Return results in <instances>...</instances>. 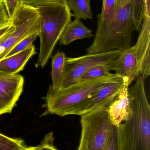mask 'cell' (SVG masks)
<instances>
[{"mask_svg":"<svg viewBox=\"0 0 150 150\" xmlns=\"http://www.w3.org/2000/svg\"><path fill=\"white\" fill-rule=\"evenodd\" d=\"M93 36L92 31L84 25L81 19L75 18L66 26L60 39V43L68 45L72 42L84 38H90Z\"/></svg>","mask_w":150,"mask_h":150,"instance_id":"cell-14","label":"cell"},{"mask_svg":"<svg viewBox=\"0 0 150 150\" xmlns=\"http://www.w3.org/2000/svg\"><path fill=\"white\" fill-rule=\"evenodd\" d=\"M121 52L115 50L101 53L87 54L76 58H66L59 89L66 88L77 83L81 77L91 69L114 59Z\"/></svg>","mask_w":150,"mask_h":150,"instance_id":"cell-7","label":"cell"},{"mask_svg":"<svg viewBox=\"0 0 150 150\" xmlns=\"http://www.w3.org/2000/svg\"><path fill=\"white\" fill-rule=\"evenodd\" d=\"M11 23L15 29L0 38V60L18 42L40 31L39 15L36 7L23 4Z\"/></svg>","mask_w":150,"mask_h":150,"instance_id":"cell-6","label":"cell"},{"mask_svg":"<svg viewBox=\"0 0 150 150\" xmlns=\"http://www.w3.org/2000/svg\"><path fill=\"white\" fill-rule=\"evenodd\" d=\"M5 6L11 21L15 17L23 5L22 0H1Z\"/></svg>","mask_w":150,"mask_h":150,"instance_id":"cell-24","label":"cell"},{"mask_svg":"<svg viewBox=\"0 0 150 150\" xmlns=\"http://www.w3.org/2000/svg\"><path fill=\"white\" fill-rule=\"evenodd\" d=\"M125 84L122 78L110 82L97 91L90 98L79 104L71 115L82 116L102 110H107Z\"/></svg>","mask_w":150,"mask_h":150,"instance_id":"cell-8","label":"cell"},{"mask_svg":"<svg viewBox=\"0 0 150 150\" xmlns=\"http://www.w3.org/2000/svg\"><path fill=\"white\" fill-rule=\"evenodd\" d=\"M24 79L21 75H7L0 77V116L11 113L23 91Z\"/></svg>","mask_w":150,"mask_h":150,"instance_id":"cell-10","label":"cell"},{"mask_svg":"<svg viewBox=\"0 0 150 150\" xmlns=\"http://www.w3.org/2000/svg\"><path fill=\"white\" fill-rule=\"evenodd\" d=\"M119 78L120 77L117 75L77 82L55 91L50 86L46 95L43 98L46 112L61 117L71 115L73 110L79 104L90 98L104 86Z\"/></svg>","mask_w":150,"mask_h":150,"instance_id":"cell-4","label":"cell"},{"mask_svg":"<svg viewBox=\"0 0 150 150\" xmlns=\"http://www.w3.org/2000/svg\"><path fill=\"white\" fill-rule=\"evenodd\" d=\"M26 148L22 139L11 138L0 133V150H24Z\"/></svg>","mask_w":150,"mask_h":150,"instance_id":"cell-20","label":"cell"},{"mask_svg":"<svg viewBox=\"0 0 150 150\" xmlns=\"http://www.w3.org/2000/svg\"><path fill=\"white\" fill-rule=\"evenodd\" d=\"M36 54L35 47L32 45L18 53L1 60L0 72L17 74L23 69L27 62Z\"/></svg>","mask_w":150,"mask_h":150,"instance_id":"cell-13","label":"cell"},{"mask_svg":"<svg viewBox=\"0 0 150 150\" xmlns=\"http://www.w3.org/2000/svg\"><path fill=\"white\" fill-rule=\"evenodd\" d=\"M65 1L67 0H22V2L24 5L38 7Z\"/></svg>","mask_w":150,"mask_h":150,"instance_id":"cell-25","label":"cell"},{"mask_svg":"<svg viewBox=\"0 0 150 150\" xmlns=\"http://www.w3.org/2000/svg\"><path fill=\"white\" fill-rule=\"evenodd\" d=\"M66 55L63 52H58L52 58V84L50 85L53 90H57L60 87L63 74L64 71L66 59Z\"/></svg>","mask_w":150,"mask_h":150,"instance_id":"cell-15","label":"cell"},{"mask_svg":"<svg viewBox=\"0 0 150 150\" xmlns=\"http://www.w3.org/2000/svg\"><path fill=\"white\" fill-rule=\"evenodd\" d=\"M11 23L3 3L0 0V29Z\"/></svg>","mask_w":150,"mask_h":150,"instance_id":"cell-26","label":"cell"},{"mask_svg":"<svg viewBox=\"0 0 150 150\" xmlns=\"http://www.w3.org/2000/svg\"><path fill=\"white\" fill-rule=\"evenodd\" d=\"M103 150H120L119 128L117 126H114L113 127Z\"/></svg>","mask_w":150,"mask_h":150,"instance_id":"cell-23","label":"cell"},{"mask_svg":"<svg viewBox=\"0 0 150 150\" xmlns=\"http://www.w3.org/2000/svg\"><path fill=\"white\" fill-rule=\"evenodd\" d=\"M116 75L117 74H115L110 73L106 63L97 65L91 69L81 77L78 82L89 81L106 77L113 76Z\"/></svg>","mask_w":150,"mask_h":150,"instance_id":"cell-18","label":"cell"},{"mask_svg":"<svg viewBox=\"0 0 150 150\" xmlns=\"http://www.w3.org/2000/svg\"><path fill=\"white\" fill-rule=\"evenodd\" d=\"M38 36V33H35L26 37L16 45L9 52V53L7 54L5 58L10 57L12 55L23 51L28 47L32 45L33 41L36 40Z\"/></svg>","mask_w":150,"mask_h":150,"instance_id":"cell-21","label":"cell"},{"mask_svg":"<svg viewBox=\"0 0 150 150\" xmlns=\"http://www.w3.org/2000/svg\"><path fill=\"white\" fill-rule=\"evenodd\" d=\"M117 0H103L101 13L98 16V24L109 23L114 17L116 9Z\"/></svg>","mask_w":150,"mask_h":150,"instance_id":"cell-17","label":"cell"},{"mask_svg":"<svg viewBox=\"0 0 150 150\" xmlns=\"http://www.w3.org/2000/svg\"><path fill=\"white\" fill-rule=\"evenodd\" d=\"M106 65L109 71H114L122 78L125 84L129 86L139 77V66L133 46L122 51L116 58L107 62Z\"/></svg>","mask_w":150,"mask_h":150,"instance_id":"cell-11","label":"cell"},{"mask_svg":"<svg viewBox=\"0 0 150 150\" xmlns=\"http://www.w3.org/2000/svg\"><path fill=\"white\" fill-rule=\"evenodd\" d=\"M137 41L133 46L138 61L139 77L146 80L150 74V0L145 1L142 23Z\"/></svg>","mask_w":150,"mask_h":150,"instance_id":"cell-9","label":"cell"},{"mask_svg":"<svg viewBox=\"0 0 150 150\" xmlns=\"http://www.w3.org/2000/svg\"><path fill=\"white\" fill-rule=\"evenodd\" d=\"M36 8L39 15L40 49L35 67L43 68L66 26L71 22L72 12L67 1Z\"/></svg>","mask_w":150,"mask_h":150,"instance_id":"cell-3","label":"cell"},{"mask_svg":"<svg viewBox=\"0 0 150 150\" xmlns=\"http://www.w3.org/2000/svg\"><path fill=\"white\" fill-rule=\"evenodd\" d=\"M136 30L131 0H117L114 17L107 24H98L94 40L86 50L90 54L118 50L131 46V35Z\"/></svg>","mask_w":150,"mask_h":150,"instance_id":"cell-2","label":"cell"},{"mask_svg":"<svg viewBox=\"0 0 150 150\" xmlns=\"http://www.w3.org/2000/svg\"><path fill=\"white\" fill-rule=\"evenodd\" d=\"M91 0H67V3L72 17L79 19H92L93 18L90 4Z\"/></svg>","mask_w":150,"mask_h":150,"instance_id":"cell-16","label":"cell"},{"mask_svg":"<svg viewBox=\"0 0 150 150\" xmlns=\"http://www.w3.org/2000/svg\"><path fill=\"white\" fill-rule=\"evenodd\" d=\"M146 0H131L132 15L136 30L139 31L143 19Z\"/></svg>","mask_w":150,"mask_h":150,"instance_id":"cell-19","label":"cell"},{"mask_svg":"<svg viewBox=\"0 0 150 150\" xmlns=\"http://www.w3.org/2000/svg\"><path fill=\"white\" fill-rule=\"evenodd\" d=\"M145 81L138 77L129 89L128 114L118 126L120 150H150V106Z\"/></svg>","mask_w":150,"mask_h":150,"instance_id":"cell-1","label":"cell"},{"mask_svg":"<svg viewBox=\"0 0 150 150\" xmlns=\"http://www.w3.org/2000/svg\"><path fill=\"white\" fill-rule=\"evenodd\" d=\"M81 116L82 133L77 150H103L114 126L107 110Z\"/></svg>","mask_w":150,"mask_h":150,"instance_id":"cell-5","label":"cell"},{"mask_svg":"<svg viewBox=\"0 0 150 150\" xmlns=\"http://www.w3.org/2000/svg\"><path fill=\"white\" fill-rule=\"evenodd\" d=\"M9 74H6V73H2V72H0V77L3 76H7L9 75Z\"/></svg>","mask_w":150,"mask_h":150,"instance_id":"cell-27","label":"cell"},{"mask_svg":"<svg viewBox=\"0 0 150 150\" xmlns=\"http://www.w3.org/2000/svg\"><path fill=\"white\" fill-rule=\"evenodd\" d=\"M129 86L125 84L107 108L111 122L117 127L127 117L129 106Z\"/></svg>","mask_w":150,"mask_h":150,"instance_id":"cell-12","label":"cell"},{"mask_svg":"<svg viewBox=\"0 0 150 150\" xmlns=\"http://www.w3.org/2000/svg\"><path fill=\"white\" fill-rule=\"evenodd\" d=\"M54 137L52 132L46 135L40 144L36 147H26L24 150H58L54 145Z\"/></svg>","mask_w":150,"mask_h":150,"instance_id":"cell-22","label":"cell"}]
</instances>
